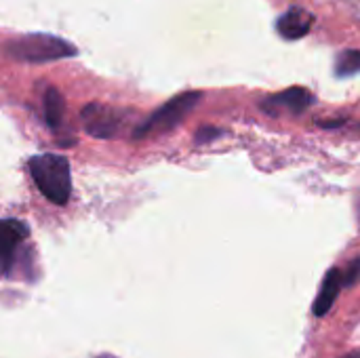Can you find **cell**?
Instances as JSON below:
<instances>
[{
  "label": "cell",
  "instance_id": "6da1fadb",
  "mask_svg": "<svg viewBox=\"0 0 360 358\" xmlns=\"http://www.w3.org/2000/svg\"><path fill=\"white\" fill-rule=\"evenodd\" d=\"M30 175L42 196L53 205H65L72 196L70 162L61 154H38L27 162Z\"/></svg>",
  "mask_w": 360,
  "mask_h": 358
},
{
  "label": "cell",
  "instance_id": "7a4b0ae2",
  "mask_svg": "<svg viewBox=\"0 0 360 358\" xmlns=\"http://www.w3.org/2000/svg\"><path fill=\"white\" fill-rule=\"evenodd\" d=\"M8 57L25 63H46L65 57H74L78 51L70 40H63L53 34H25L11 38L4 44Z\"/></svg>",
  "mask_w": 360,
  "mask_h": 358
},
{
  "label": "cell",
  "instance_id": "3957f363",
  "mask_svg": "<svg viewBox=\"0 0 360 358\" xmlns=\"http://www.w3.org/2000/svg\"><path fill=\"white\" fill-rule=\"evenodd\" d=\"M202 99L200 91H188V93H179L173 99H169L165 106H160L150 118H146L137 129H135V137H148L152 133H165L171 131L173 127H177Z\"/></svg>",
  "mask_w": 360,
  "mask_h": 358
},
{
  "label": "cell",
  "instance_id": "277c9868",
  "mask_svg": "<svg viewBox=\"0 0 360 358\" xmlns=\"http://www.w3.org/2000/svg\"><path fill=\"white\" fill-rule=\"evenodd\" d=\"M84 131L97 139H112L120 133L124 120H122V112H118L116 108L103 106V103H89L82 108L80 112Z\"/></svg>",
  "mask_w": 360,
  "mask_h": 358
},
{
  "label": "cell",
  "instance_id": "5b68a950",
  "mask_svg": "<svg viewBox=\"0 0 360 358\" xmlns=\"http://www.w3.org/2000/svg\"><path fill=\"white\" fill-rule=\"evenodd\" d=\"M259 106L270 116H278L281 112L302 114L304 110L312 106V93L304 87H291V89H285L281 93L266 97Z\"/></svg>",
  "mask_w": 360,
  "mask_h": 358
},
{
  "label": "cell",
  "instance_id": "8992f818",
  "mask_svg": "<svg viewBox=\"0 0 360 358\" xmlns=\"http://www.w3.org/2000/svg\"><path fill=\"white\" fill-rule=\"evenodd\" d=\"M30 236L27 224L21 219H0V270L13 264L17 247Z\"/></svg>",
  "mask_w": 360,
  "mask_h": 358
},
{
  "label": "cell",
  "instance_id": "52a82bcc",
  "mask_svg": "<svg viewBox=\"0 0 360 358\" xmlns=\"http://www.w3.org/2000/svg\"><path fill=\"white\" fill-rule=\"evenodd\" d=\"M314 23V17L310 13H306L304 8H289L285 15L278 17L276 21V30L283 38L287 40H297V38H304L310 27Z\"/></svg>",
  "mask_w": 360,
  "mask_h": 358
},
{
  "label": "cell",
  "instance_id": "ba28073f",
  "mask_svg": "<svg viewBox=\"0 0 360 358\" xmlns=\"http://www.w3.org/2000/svg\"><path fill=\"white\" fill-rule=\"evenodd\" d=\"M344 285H346L344 283V272H340L338 268H333V270H329L325 274L323 285H321L319 295H316V302H314V314L316 317H325L333 308V304H335V300H338Z\"/></svg>",
  "mask_w": 360,
  "mask_h": 358
},
{
  "label": "cell",
  "instance_id": "9c48e42d",
  "mask_svg": "<svg viewBox=\"0 0 360 358\" xmlns=\"http://www.w3.org/2000/svg\"><path fill=\"white\" fill-rule=\"evenodd\" d=\"M63 112H65L63 95L55 87L46 89V93H44V120H46V124L51 129H59L63 122Z\"/></svg>",
  "mask_w": 360,
  "mask_h": 358
},
{
  "label": "cell",
  "instance_id": "30bf717a",
  "mask_svg": "<svg viewBox=\"0 0 360 358\" xmlns=\"http://www.w3.org/2000/svg\"><path fill=\"white\" fill-rule=\"evenodd\" d=\"M360 72V51L359 49H346L335 59V74L338 76H352Z\"/></svg>",
  "mask_w": 360,
  "mask_h": 358
},
{
  "label": "cell",
  "instance_id": "8fae6325",
  "mask_svg": "<svg viewBox=\"0 0 360 358\" xmlns=\"http://www.w3.org/2000/svg\"><path fill=\"white\" fill-rule=\"evenodd\" d=\"M219 135H221L219 129H215V127H205V129H200V131L196 133V143H207V141H211V139H217Z\"/></svg>",
  "mask_w": 360,
  "mask_h": 358
},
{
  "label": "cell",
  "instance_id": "7c38bea8",
  "mask_svg": "<svg viewBox=\"0 0 360 358\" xmlns=\"http://www.w3.org/2000/svg\"><path fill=\"white\" fill-rule=\"evenodd\" d=\"M359 274H360V260H356V262L346 270V274H344V283H346V285H352V283L359 279Z\"/></svg>",
  "mask_w": 360,
  "mask_h": 358
},
{
  "label": "cell",
  "instance_id": "4fadbf2b",
  "mask_svg": "<svg viewBox=\"0 0 360 358\" xmlns=\"http://www.w3.org/2000/svg\"><path fill=\"white\" fill-rule=\"evenodd\" d=\"M342 358H360V350H352V352H348V354H344Z\"/></svg>",
  "mask_w": 360,
  "mask_h": 358
},
{
  "label": "cell",
  "instance_id": "5bb4252c",
  "mask_svg": "<svg viewBox=\"0 0 360 358\" xmlns=\"http://www.w3.org/2000/svg\"><path fill=\"white\" fill-rule=\"evenodd\" d=\"M97 358H118V357H112V354H103V357H97Z\"/></svg>",
  "mask_w": 360,
  "mask_h": 358
}]
</instances>
